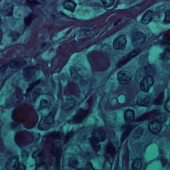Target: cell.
<instances>
[{
    "label": "cell",
    "instance_id": "cell-1",
    "mask_svg": "<svg viewBox=\"0 0 170 170\" xmlns=\"http://www.w3.org/2000/svg\"><path fill=\"white\" fill-rule=\"evenodd\" d=\"M106 138V134L102 130L98 129L93 131V132L92 133L91 141L92 146L95 150L97 151L99 149L100 146L99 143L105 141Z\"/></svg>",
    "mask_w": 170,
    "mask_h": 170
},
{
    "label": "cell",
    "instance_id": "cell-2",
    "mask_svg": "<svg viewBox=\"0 0 170 170\" xmlns=\"http://www.w3.org/2000/svg\"><path fill=\"white\" fill-rule=\"evenodd\" d=\"M132 74L127 71H121L117 74V80L122 85L127 84L131 81Z\"/></svg>",
    "mask_w": 170,
    "mask_h": 170
},
{
    "label": "cell",
    "instance_id": "cell-3",
    "mask_svg": "<svg viewBox=\"0 0 170 170\" xmlns=\"http://www.w3.org/2000/svg\"><path fill=\"white\" fill-rule=\"evenodd\" d=\"M127 39L125 35H121L116 38L113 41V47L115 49L123 50L126 47Z\"/></svg>",
    "mask_w": 170,
    "mask_h": 170
},
{
    "label": "cell",
    "instance_id": "cell-4",
    "mask_svg": "<svg viewBox=\"0 0 170 170\" xmlns=\"http://www.w3.org/2000/svg\"><path fill=\"white\" fill-rule=\"evenodd\" d=\"M146 40V35L141 31H136L131 37V42L135 46L140 45L144 43Z\"/></svg>",
    "mask_w": 170,
    "mask_h": 170
},
{
    "label": "cell",
    "instance_id": "cell-5",
    "mask_svg": "<svg viewBox=\"0 0 170 170\" xmlns=\"http://www.w3.org/2000/svg\"><path fill=\"white\" fill-rule=\"evenodd\" d=\"M89 113V110L79 109L77 114L74 115L72 120L69 121L70 124H78L82 122Z\"/></svg>",
    "mask_w": 170,
    "mask_h": 170
},
{
    "label": "cell",
    "instance_id": "cell-6",
    "mask_svg": "<svg viewBox=\"0 0 170 170\" xmlns=\"http://www.w3.org/2000/svg\"><path fill=\"white\" fill-rule=\"evenodd\" d=\"M154 79L151 76H146L143 78L140 83V89L144 92L147 93L149 92L151 87L153 85Z\"/></svg>",
    "mask_w": 170,
    "mask_h": 170
},
{
    "label": "cell",
    "instance_id": "cell-7",
    "mask_svg": "<svg viewBox=\"0 0 170 170\" xmlns=\"http://www.w3.org/2000/svg\"><path fill=\"white\" fill-rule=\"evenodd\" d=\"M37 69L34 67H27L23 69V77L28 81L34 80L36 78Z\"/></svg>",
    "mask_w": 170,
    "mask_h": 170
},
{
    "label": "cell",
    "instance_id": "cell-8",
    "mask_svg": "<svg viewBox=\"0 0 170 170\" xmlns=\"http://www.w3.org/2000/svg\"><path fill=\"white\" fill-rule=\"evenodd\" d=\"M20 164L18 156H14L7 161L5 165L6 169L7 170H17Z\"/></svg>",
    "mask_w": 170,
    "mask_h": 170
},
{
    "label": "cell",
    "instance_id": "cell-9",
    "mask_svg": "<svg viewBox=\"0 0 170 170\" xmlns=\"http://www.w3.org/2000/svg\"><path fill=\"white\" fill-rule=\"evenodd\" d=\"M162 127L161 122L158 120L152 121L149 125V130L152 133L157 134L160 132Z\"/></svg>",
    "mask_w": 170,
    "mask_h": 170
},
{
    "label": "cell",
    "instance_id": "cell-10",
    "mask_svg": "<svg viewBox=\"0 0 170 170\" xmlns=\"http://www.w3.org/2000/svg\"><path fill=\"white\" fill-rule=\"evenodd\" d=\"M27 61L23 58H17L10 62L9 66L12 69H17L26 65Z\"/></svg>",
    "mask_w": 170,
    "mask_h": 170
},
{
    "label": "cell",
    "instance_id": "cell-11",
    "mask_svg": "<svg viewBox=\"0 0 170 170\" xmlns=\"http://www.w3.org/2000/svg\"><path fill=\"white\" fill-rule=\"evenodd\" d=\"M150 102V97L148 95H141L137 98L138 105L142 107H147Z\"/></svg>",
    "mask_w": 170,
    "mask_h": 170
},
{
    "label": "cell",
    "instance_id": "cell-12",
    "mask_svg": "<svg viewBox=\"0 0 170 170\" xmlns=\"http://www.w3.org/2000/svg\"><path fill=\"white\" fill-rule=\"evenodd\" d=\"M140 52V50L139 49H136L133 51L132 52H131L125 58L121 60L117 64V68L121 67L122 66H123L125 64L127 63L129 60H131V59L134 58L135 56L137 55Z\"/></svg>",
    "mask_w": 170,
    "mask_h": 170
},
{
    "label": "cell",
    "instance_id": "cell-13",
    "mask_svg": "<svg viewBox=\"0 0 170 170\" xmlns=\"http://www.w3.org/2000/svg\"><path fill=\"white\" fill-rule=\"evenodd\" d=\"M33 157L35 159L36 165H39L42 164L44 163V152L43 151L36 150L33 154Z\"/></svg>",
    "mask_w": 170,
    "mask_h": 170
},
{
    "label": "cell",
    "instance_id": "cell-14",
    "mask_svg": "<svg viewBox=\"0 0 170 170\" xmlns=\"http://www.w3.org/2000/svg\"><path fill=\"white\" fill-rule=\"evenodd\" d=\"M135 112L131 109H128L125 110L124 113V120L127 124H130L134 120Z\"/></svg>",
    "mask_w": 170,
    "mask_h": 170
},
{
    "label": "cell",
    "instance_id": "cell-15",
    "mask_svg": "<svg viewBox=\"0 0 170 170\" xmlns=\"http://www.w3.org/2000/svg\"><path fill=\"white\" fill-rule=\"evenodd\" d=\"M14 5L12 3H7L4 6L3 14L4 16L10 17L13 14Z\"/></svg>",
    "mask_w": 170,
    "mask_h": 170
},
{
    "label": "cell",
    "instance_id": "cell-16",
    "mask_svg": "<svg viewBox=\"0 0 170 170\" xmlns=\"http://www.w3.org/2000/svg\"><path fill=\"white\" fill-rule=\"evenodd\" d=\"M57 107L56 106L53 108L52 110L50 112V113L47 116L45 117V120L46 122L49 125H52L53 124L55 121V116H56V111H57Z\"/></svg>",
    "mask_w": 170,
    "mask_h": 170
},
{
    "label": "cell",
    "instance_id": "cell-17",
    "mask_svg": "<svg viewBox=\"0 0 170 170\" xmlns=\"http://www.w3.org/2000/svg\"><path fill=\"white\" fill-rule=\"evenodd\" d=\"M75 104V101L73 97H68L66 99L65 104L64 105L63 109L65 111L72 110L74 108Z\"/></svg>",
    "mask_w": 170,
    "mask_h": 170
},
{
    "label": "cell",
    "instance_id": "cell-18",
    "mask_svg": "<svg viewBox=\"0 0 170 170\" xmlns=\"http://www.w3.org/2000/svg\"><path fill=\"white\" fill-rule=\"evenodd\" d=\"M153 12L152 10H148L143 16L142 18L141 22L143 24H148L152 21L153 18Z\"/></svg>",
    "mask_w": 170,
    "mask_h": 170
},
{
    "label": "cell",
    "instance_id": "cell-19",
    "mask_svg": "<svg viewBox=\"0 0 170 170\" xmlns=\"http://www.w3.org/2000/svg\"><path fill=\"white\" fill-rule=\"evenodd\" d=\"M77 4L73 0H66L64 3V7L65 9L73 12L75 10Z\"/></svg>",
    "mask_w": 170,
    "mask_h": 170
},
{
    "label": "cell",
    "instance_id": "cell-20",
    "mask_svg": "<svg viewBox=\"0 0 170 170\" xmlns=\"http://www.w3.org/2000/svg\"><path fill=\"white\" fill-rule=\"evenodd\" d=\"M51 125H48L46 121L45 117H42V118L39 121V125H38V128L40 130H48L50 128Z\"/></svg>",
    "mask_w": 170,
    "mask_h": 170
},
{
    "label": "cell",
    "instance_id": "cell-21",
    "mask_svg": "<svg viewBox=\"0 0 170 170\" xmlns=\"http://www.w3.org/2000/svg\"><path fill=\"white\" fill-rule=\"evenodd\" d=\"M52 153L53 156L56 157V164H57V166L59 167L60 166V157H61V153H62V148L61 147L55 148V149H53L52 150Z\"/></svg>",
    "mask_w": 170,
    "mask_h": 170
},
{
    "label": "cell",
    "instance_id": "cell-22",
    "mask_svg": "<svg viewBox=\"0 0 170 170\" xmlns=\"http://www.w3.org/2000/svg\"><path fill=\"white\" fill-rule=\"evenodd\" d=\"M62 134L60 132H53L48 134L47 135V139L49 140H55L56 139H61L62 138Z\"/></svg>",
    "mask_w": 170,
    "mask_h": 170
},
{
    "label": "cell",
    "instance_id": "cell-23",
    "mask_svg": "<svg viewBox=\"0 0 170 170\" xmlns=\"http://www.w3.org/2000/svg\"><path fill=\"white\" fill-rule=\"evenodd\" d=\"M142 168V161L140 159H138L133 162L132 165L133 170H141Z\"/></svg>",
    "mask_w": 170,
    "mask_h": 170
},
{
    "label": "cell",
    "instance_id": "cell-24",
    "mask_svg": "<svg viewBox=\"0 0 170 170\" xmlns=\"http://www.w3.org/2000/svg\"><path fill=\"white\" fill-rule=\"evenodd\" d=\"M161 58L163 61H167L170 59V49L167 48L161 54Z\"/></svg>",
    "mask_w": 170,
    "mask_h": 170
},
{
    "label": "cell",
    "instance_id": "cell-25",
    "mask_svg": "<svg viewBox=\"0 0 170 170\" xmlns=\"http://www.w3.org/2000/svg\"><path fill=\"white\" fill-rule=\"evenodd\" d=\"M106 151L110 155H114L115 153V149L111 142H109L107 146Z\"/></svg>",
    "mask_w": 170,
    "mask_h": 170
},
{
    "label": "cell",
    "instance_id": "cell-26",
    "mask_svg": "<svg viewBox=\"0 0 170 170\" xmlns=\"http://www.w3.org/2000/svg\"><path fill=\"white\" fill-rule=\"evenodd\" d=\"M40 82V80H38L32 82L29 85V87H27V93L31 92L35 87H36V86H38V85L39 84Z\"/></svg>",
    "mask_w": 170,
    "mask_h": 170
},
{
    "label": "cell",
    "instance_id": "cell-27",
    "mask_svg": "<svg viewBox=\"0 0 170 170\" xmlns=\"http://www.w3.org/2000/svg\"><path fill=\"white\" fill-rule=\"evenodd\" d=\"M164 97V93H161L160 95H159L158 97H157V98L153 102L154 104L156 105H161L163 101Z\"/></svg>",
    "mask_w": 170,
    "mask_h": 170
},
{
    "label": "cell",
    "instance_id": "cell-28",
    "mask_svg": "<svg viewBox=\"0 0 170 170\" xmlns=\"http://www.w3.org/2000/svg\"><path fill=\"white\" fill-rule=\"evenodd\" d=\"M42 89L40 88L36 89L34 91L33 93V101L34 102L37 100L39 97L42 94Z\"/></svg>",
    "mask_w": 170,
    "mask_h": 170
},
{
    "label": "cell",
    "instance_id": "cell-29",
    "mask_svg": "<svg viewBox=\"0 0 170 170\" xmlns=\"http://www.w3.org/2000/svg\"><path fill=\"white\" fill-rule=\"evenodd\" d=\"M49 107V103L48 101L45 99H43L40 101L39 107V110H41L43 109L48 108Z\"/></svg>",
    "mask_w": 170,
    "mask_h": 170
},
{
    "label": "cell",
    "instance_id": "cell-30",
    "mask_svg": "<svg viewBox=\"0 0 170 170\" xmlns=\"http://www.w3.org/2000/svg\"><path fill=\"white\" fill-rule=\"evenodd\" d=\"M144 129L141 127H139L135 131L134 134H133V137L135 139H138L141 136V135L143 134Z\"/></svg>",
    "mask_w": 170,
    "mask_h": 170
},
{
    "label": "cell",
    "instance_id": "cell-31",
    "mask_svg": "<svg viewBox=\"0 0 170 170\" xmlns=\"http://www.w3.org/2000/svg\"><path fill=\"white\" fill-rule=\"evenodd\" d=\"M133 129V127L130 126L125 131H124V132L123 134L122 135V137H121V142H123L124 141L125 139H126V138L127 137L129 134L130 133L131 131Z\"/></svg>",
    "mask_w": 170,
    "mask_h": 170
},
{
    "label": "cell",
    "instance_id": "cell-32",
    "mask_svg": "<svg viewBox=\"0 0 170 170\" xmlns=\"http://www.w3.org/2000/svg\"><path fill=\"white\" fill-rule=\"evenodd\" d=\"M102 2L105 8L111 7L114 3V0H102Z\"/></svg>",
    "mask_w": 170,
    "mask_h": 170
},
{
    "label": "cell",
    "instance_id": "cell-33",
    "mask_svg": "<svg viewBox=\"0 0 170 170\" xmlns=\"http://www.w3.org/2000/svg\"><path fill=\"white\" fill-rule=\"evenodd\" d=\"M68 164L69 166L75 168H77V167L78 166V161L77 159L72 158L70 159L69 161Z\"/></svg>",
    "mask_w": 170,
    "mask_h": 170
},
{
    "label": "cell",
    "instance_id": "cell-34",
    "mask_svg": "<svg viewBox=\"0 0 170 170\" xmlns=\"http://www.w3.org/2000/svg\"><path fill=\"white\" fill-rule=\"evenodd\" d=\"M164 22L165 24L170 23V10H167L165 12V19L164 20Z\"/></svg>",
    "mask_w": 170,
    "mask_h": 170
},
{
    "label": "cell",
    "instance_id": "cell-35",
    "mask_svg": "<svg viewBox=\"0 0 170 170\" xmlns=\"http://www.w3.org/2000/svg\"><path fill=\"white\" fill-rule=\"evenodd\" d=\"M35 170H48V167L46 164L43 163L38 165Z\"/></svg>",
    "mask_w": 170,
    "mask_h": 170
},
{
    "label": "cell",
    "instance_id": "cell-36",
    "mask_svg": "<svg viewBox=\"0 0 170 170\" xmlns=\"http://www.w3.org/2000/svg\"><path fill=\"white\" fill-rule=\"evenodd\" d=\"M70 71L72 77L73 78H76L77 75V70L73 67H71L70 68Z\"/></svg>",
    "mask_w": 170,
    "mask_h": 170
},
{
    "label": "cell",
    "instance_id": "cell-37",
    "mask_svg": "<svg viewBox=\"0 0 170 170\" xmlns=\"http://www.w3.org/2000/svg\"><path fill=\"white\" fill-rule=\"evenodd\" d=\"M165 108L167 111L170 113V97L167 99L165 104Z\"/></svg>",
    "mask_w": 170,
    "mask_h": 170
},
{
    "label": "cell",
    "instance_id": "cell-38",
    "mask_svg": "<svg viewBox=\"0 0 170 170\" xmlns=\"http://www.w3.org/2000/svg\"><path fill=\"white\" fill-rule=\"evenodd\" d=\"M85 170H98L94 168L91 162H89L86 164L85 167Z\"/></svg>",
    "mask_w": 170,
    "mask_h": 170
},
{
    "label": "cell",
    "instance_id": "cell-39",
    "mask_svg": "<svg viewBox=\"0 0 170 170\" xmlns=\"http://www.w3.org/2000/svg\"><path fill=\"white\" fill-rule=\"evenodd\" d=\"M8 66H9V65H8V64H3V65H1V69H1V73H4L6 71L7 68H8Z\"/></svg>",
    "mask_w": 170,
    "mask_h": 170
},
{
    "label": "cell",
    "instance_id": "cell-40",
    "mask_svg": "<svg viewBox=\"0 0 170 170\" xmlns=\"http://www.w3.org/2000/svg\"><path fill=\"white\" fill-rule=\"evenodd\" d=\"M73 134V132L71 131V132H69L68 133L66 134V136H65V143H66V142L68 141L69 138L72 136Z\"/></svg>",
    "mask_w": 170,
    "mask_h": 170
},
{
    "label": "cell",
    "instance_id": "cell-41",
    "mask_svg": "<svg viewBox=\"0 0 170 170\" xmlns=\"http://www.w3.org/2000/svg\"><path fill=\"white\" fill-rule=\"evenodd\" d=\"M11 37H12L13 40H17V39L19 37V34L18 33H12V35H11Z\"/></svg>",
    "mask_w": 170,
    "mask_h": 170
},
{
    "label": "cell",
    "instance_id": "cell-42",
    "mask_svg": "<svg viewBox=\"0 0 170 170\" xmlns=\"http://www.w3.org/2000/svg\"><path fill=\"white\" fill-rule=\"evenodd\" d=\"M17 170H26V167L23 164L21 163Z\"/></svg>",
    "mask_w": 170,
    "mask_h": 170
},
{
    "label": "cell",
    "instance_id": "cell-43",
    "mask_svg": "<svg viewBox=\"0 0 170 170\" xmlns=\"http://www.w3.org/2000/svg\"><path fill=\"white\" fill-rule=\"evenodd\" d=\"M82 170V169H79V170Z\"/></svg>",
    "mask_w": 170,
    "mask_h": 170
}]
</instances>
